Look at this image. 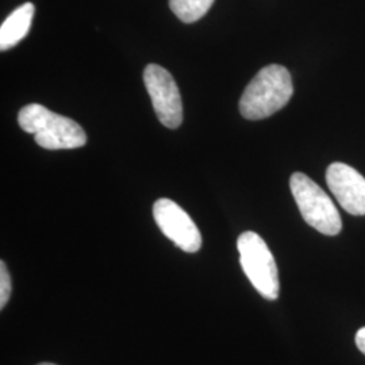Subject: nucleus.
I'll return each mask as SVG.
<instances>
[{"label":"nucleus","instance_id":"1","mask_svg":"<svg viewBox=\"0 0 365 365\" xmlns=\"http://www.w3.org/2000/svg\"><path fill=\"white\" fill-rule=\"evenodd\" d=\"M292 93V78L287 69L277 64L265 66L242 93L240 113L249 120L271 117L287 105Z\"/></svg>","mask_w":365,"mask_h":365},{"label":"nucleus","instance_id":"6","mask_svg":"<svg viewBox=\"0 0 365 365\" xmlns=\"http://www.w3.org/2000/svg\"><path fill=\"white\" fill-rule=\"evenodd\" d=\"M153 217L163 235L187 253L202 248V235L192 218L173 200L163 197L153 206Z\"/></svg>","mask_w":365,"mask_h":365},{"label":"nucleus","instance_id":"4","mask_svg":"<svg viewBox=\"0 0 365 365\" xmlns=\"http://www.w3.org/2000/svg\"><path fill=\"white\" fill-rule=\"evenodd\" d=\"M240 262L252 286L265 299L279 298V272L265 241L255 232H245L237 240Z\"/></svg>","mask_w":365,"mask_h":365},{"label":"nucleus","instance_id":"2","mask_svg":"<svg viewBox=\"0 0 365 365\" xmlns=\"http://www.w3.org/2000/svg\"><path fill=\"white\" fill-rule=\"evenodd\" d=\"M18 122L22 130L34 134L36 143L43 149H78L87 143V134L78 122L38 103L24 107L18 114Z\"/></svg>","mask_w":365,"mask_h":365},{"label":"nucleus","instance_id":"7","mask_svg":"<svg viewBox=\"0 0 365 365\" xmlns=\"http://www.w3.org/2000/svg\"><path fill=\"white\" fill-rule=\"evenodd\" d=\"M327 187L341 207L352 215H365V178L344 163H333L327 170Z\"/></svg>","mask_w":365,"mask_h":365},{"label":"nucleus","instance_id":"11","mask_svg":"<svg viewBox=\"0 0 365 365\" xmlns=\"http://www.w3.org/2000/svg\"><path fill=\"white\" fill-rule=\"evenodd\" d=\"M356 345L360 349V352H363L365 354V327H361L356 333Z\"/></svg>","mask_w":365,"mask_h":365},{"label":"nucleus","instance_id":"8","mask_svg":"<svg viewBox=\"0 0 365 365\" xmlns=\"http://www.w3.org/2000/svg\"><path fill=\"white\" fill-rule=\"evenodd\" d=\"M34 4L25 3L7 16L0 27V49L9 51L19 43L30 31V26L34 16Z\"/></svg>","mask_w":365,"mask_h":365},{"label":"nucleus","instance_id":"9","mask_svg":"<svg viewBox=\"0 0 365 365\" xmlns=\"http://www.w3.org/2000/svg\"><path fill=\"white\" fill-rule=\"evenodd\" d=\"M214 0H170V7L184 24H194L203 18L212 6Z\"/></svg>","mask_w":365,"mask_h":365},{"label":"nucleus","instance_id":"3","mask_svg":"<svg viewBox=\"0 0 365 365\" xmlns=\"http://www.w3.org/2000/svg\"><path fill=\"white\" fill-rule=\"evenodd\" d=\"M289 188L307 225L322 235H339L342 229L339 210L317 182L297 172L289 179Z\"/></svg>","mask_w":365,"mask_h":365},{"label":"nucleus","instance_id":"12","mask_svg":"<svg viewBox=\"0 0 365 365\" xmlns=\"http://www.w3.org/2000/svg\"><path fill=\"white\" fill-rule=\"evenodd\" d=\"M38 365H54V364H52V363H41V364H38Z\"/></svg>","mask_w":365,"mask_h":365},{"label":"nucleus","instance_id":"5","mask_svg":"<svg viewBox=\"0 0 365 365\" xmlns=\"http://www.w3.org/2000/svg\"><path fill=\"white\" fill-rule=\"evenodd\" d=\"M144 81L160 122L165 128L178 129L182 122V105L175 78L163 66L149 64L145 68Z\"/></svg>","mask_w":365,"mask_h":365},{"label":"nucleus","instance_id":"10","mask_svg":"<svg viewBox=\"0 0 365 365\" xmlns=\"http://www.w3.org/2000/svg\"><path fill=\"white\" fill-rule=\"evenodd\" d=\"M11 277L4 261L0 262V309H4L11 295Z\"/></svg>","mask_w":365,"mask_h":365}]
</instances>
